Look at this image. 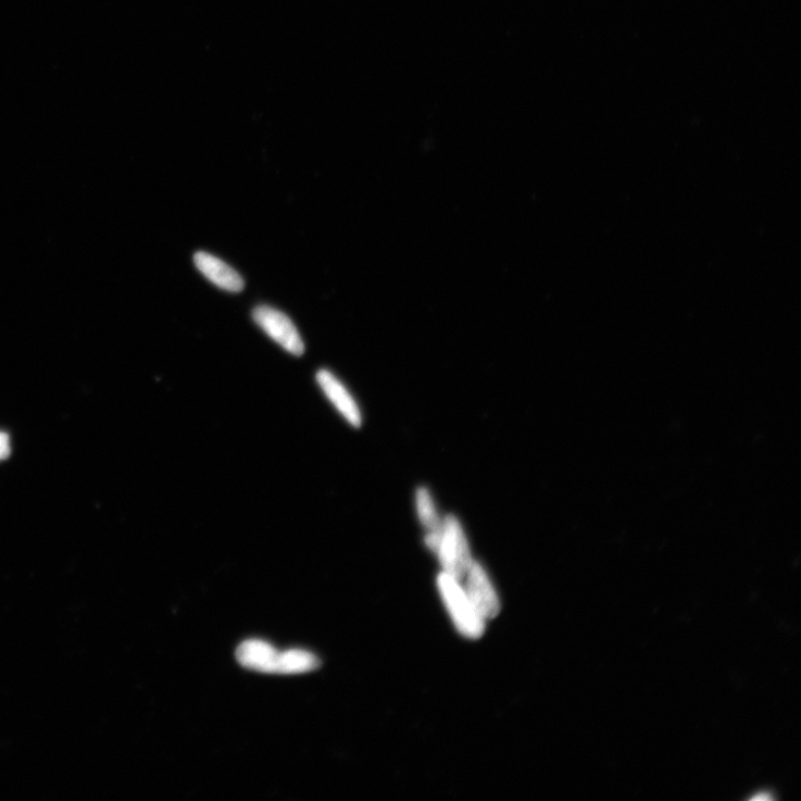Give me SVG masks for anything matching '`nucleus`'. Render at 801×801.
I'll return each mask as SVG.
<instances>
[{
	"label": "nucleus",
	"mask_w": 801,
	"mask_h": 801,
	"mask_svg": "<svg viewBox=\"0 0 801 801\" xmlns=\"http://www.w3.org/2000/svg\"><path fill=\"white\" fill-rule=\"evenodd\" d=\"M438 586L459 633L468 639H480L486 630V621L479 616L459 581L443 573L438 578Z\"/></svg>",
	"instance_id": "f257e3e1"
},
{
	"label": "nucleus",
	"mask_w": 801,
	"mask_h": 801,
	"mask_svg": "<svg viewBox=\"0 0 801 801\" xmlns=\"http://www.w3.org/2000/svg\"><path fill=\"white\" fill-rule=\"evenodd\" d=\"M437 554L445 574L458 581L466 576L471 564L474 563L464 533L453 515L447 516Z\"/></svg>",
	"instance_id": "f03ea898"
},
{
	"label": "nucleus",
	"mask_w": 801,
	"mask_h": 801,
	"mask_svg": "<svg viewBox=\"0 0 801 801\" xmlns=\"http://www.w3.org/2000/svg\"><path fill=\"white\" fill-rule=\"evenodd\" d=\"M252 316L263 331L283 349L297 356L304 353L303 340L288 315L262 305L254 309Z\"/></svg>",
	"instance_id": "7ed1b4c3"
},
{
	"label": "nucleus",
	"mask_w": 801,
	"mask_h": 801,
	"mask_svg": "<svg viewBox=\"0 0 801 801\" xmlns=\"http://www.w3.org/2000/svg\"><path fill=\"white\" fill-rule=\"evenodd\" d=\"M465 593L484 621L495 619L500 612L499 597L483 565L471 564L466 574Z\"/></svg>",
	"instance_id": "20e7f679"
},
{
	"label": "nucleus",
	"mask_w": 801,
	"mask_h": 801,
	"mask_svg": "<svg viewBox=\"0 0 801 801\" xmlns=\"http://www.w3.org/2000/svg\"><path fill=\"white\" fill-rule=\"evenodd\" d=\"M278 652L272 644L262 640H247L237 650L240 665L247 669L263 674H277L279 666Z\"/></svg>",
	"instance_id": "39448f33"
},
{
	"label": "nucleus",
	"mask_w": 801,
	"mask_h": 801,
	"mask_svg": "<svg viewBox=\"0 0 801 801\" xmlns=\"http://www.w3.org/2000/svg\"><path fill=\"white\" fill-rule=\"evenodd\" d=\"M195 263L198 270L217 288L235 293L245 289L242 276L216 256L206 252H198Z\"/></svg>",
	"instance_id": "423d86ee"
},
{
	"label": "nucleus",
	"mask_w": 801,
	"mask_h": 801,
	"mask_svg": "<svg viewBox=\"0 0 801 801\" xmlns=\"http://www.w3.org/2000/svg\"><path fill=\"white\" fill-rule=\"evenodd\" d=\"M316 383L326 398L334 403L352 426L360 427L362 418L359 406L336 376L331 372L320 370L316 373Z\"/></svg>",
	"instance_id": "0eeeda50"
},
{
	"label": "nucleus",
	"mask_w": 801,
	"mask_h": 801,
	"mask_svg": "<svg viewBox=\"0 0 801 801\" xmlns=\"http://www.w3.org/2000/svg\"><path fill=\"white\" fill-rule=\"evenodd\" d=\"M416 506L420 521L424 529H426V543L437 553L442 539L443 525L439 520L434 500L427 489L421 488L417 490Z\"/></svg>",
	"instance_id": "6e6552de"
},
{
	"label": "nucleus",
	"mask_w": 801,
	"mask_h": 801,
	"mask_svg": "<svg viewBox=\"0 0 801 801\" xmlns=\"http://www.w3.org/2000/svg\"><path fill=\"white\" fill-rule=\"evenodd\" d=\"M318 658L305 650L291 649L280 652L278 675H299L320 667Z\"/></svg>",
	"instance_id": "1a4fd4ad"
},
{
	"label": "nucleus",
	"mask_w": 801,
	"mask_h": 801,
	"mask_svg": "<svg viewBox=\"0 0 801 801\" xmlns=\"http://www.w3.org/2000/svg\"><path fill=\"white\" fill-rule=\"evenodd\" d=\"M11 453L10 438L7 434L0 433V461L5 460Z\"/></svg>",
	"instance_id": "9d476101"
}]
</instances>
